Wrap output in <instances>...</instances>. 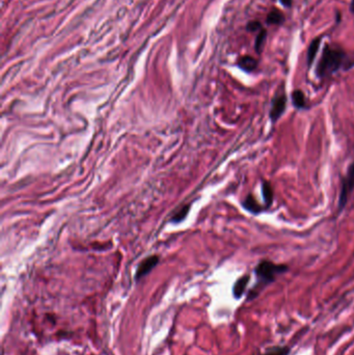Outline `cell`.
Masks as SVG:
<instances>
[{"instance_id":"obj_1","label":"cell","mask_w":354,"mask_h":355,"mask_svg":"<svg viewBox=\"0 0 354 355\" xmlns=\"http://www.w3.org/2000/svg\"><path fill=\"white\" fill-rule=\"evenodd\" d=\"M353 64L354 61L342 48L326 44L317 63L316 75L318 78L331 77L340 70L352 68Z\"/></svg>"},{"instance_id":"obj_2","label":"cell","mask_w":354,"mask_h":355,"mask_svg":"<svg viewBox=\"0 0 354 355\" xmlns=\"http://www.w3.org/2000/svg\"><path fill=\"white\" fill-rule=\"evenodd\" d=\"M288 270V267L285 265H277L269 261H263L256 266L255 272L256 276L259 277L261 284L267 285L272 282L279 274L284 273Z\"/></svg>"},{"instance_id":"obj_3","label":"cell","mask_w":354,"mask_h":355,"mask_svg":"<svg viewBox=\"0 0 354 355\" xmlns=\"http://www.w3.org/2000/svg\"><path fill=\"white\" fill-rule=\"evenodd\" d=\"M353 189H354V163H351L347 169V173H346V176L343 179L342 183V188L339 197V205H337L340 212L345 208V206L347 205L348 198Z\"/></svg>"},{"instance_id":"obj_4","label":"cell","mask_w":354,"mask_h":355,"mask_svg":"<svg viewBox=\"0 0 354 355\" xmlns=\"http://www.w3.org/2000/svg\"><path fill=\"white\" fill-rule=\"evenodd\" d=\"M287 106V97L284 93H277L271 102L270 108V119L272 123H275L279 118L284 115Z\"/></svg>"},{"instance_id":"obj_5","label":"cell","mask_w":354,"mask_h":355,"mask_svg":"<svg viewBox=\"0 0 354 355\" xmlns=\"http://www.w3.org/2000/svg\"><path fill=\"white\" fill-rule=\"evenodd\" d=\"M159 263V257L157 256H152L144 259L138 266V270H136V274H135V279L139 280L140 278L144 277L149 274L153 268L156 267V265Z\"/></svg>"},{"instance_id":"obj_6","label":"cell","mask_w":354,"mask_h":355,"mask_svg":"<svg viewBox=\"0 0 354 355\" xmlns=\"http://www.w3.org/2000/svg\"><path fill=\"white\" fill-rule=\"evenodd\" d=\"M237 64L241 70L246 72V73H252L257 68V60L251 55H244L239 59Z\"/></svg>"},{"instance_id":"obj_7","label":"cell","mask_w":354,"mask_h":355,"mask_svg":"<svg viewBox=\"0 0 354 355\" xmlns=\"http://www.w3.org/2000/svg\"><path fill=\"white\" fill-rule=\"evenodd\" d=\"M286 18L285 15L278 9H272L266 17V24L267 25H283L285 23Z\"/></svg>"},{"instance_id":"obj_8","label":"cell","mask_w":354,"mask_h":355,"mask_svg":"<svg viewBox=\"0 0 354 355\" xmlns=\"http://www.w3.org/2000/svg\"><path fill=\"white\" fill-rule=\"evenodd\" d=\"M322 42V37H317L313 39L311 42L309 48H308V54H307V60H308V64L309 67L312 66V63L315 60L317 53L320 49V45Z\"/></svg>"},{"instance_id":"obj_9","label":"cell","mask_w":354,"mask_h":355,"mask_svg":"<svg viewBox=\"0 0 354 355\" xmlns=\"http://www.w3.org/2000/svg\"><path fill=\"white\" fill-rule=\"evenodd\" d=\"M243 207L247 210L248 212L254 213V214H259L264 210L263 206H261L259 203H257L256 197H253L252 195L247 196V197L245 198L244 203H243Z\"/></svg>"},{"instance_id":"obj_10","label":"cell","mask_w":354,"mask_h":355,"mask_svg":"<svg viewBox=\"0 0 354 355\" xmlns=\"http://www.w3.org/2000/svg\"><path fill=\"white\" fill-rule=\"evenodd\" d=\"M267 36H268L267 30L265 28L261 29L259 32H257V35L255 39V44H254V49L256 54H261L263 52L265 44H266Z\"/></svg>"},{"instance_id":"obj_11","label":"cell","mask_w":354,"mask_h":355,"mask_svg":"<svg viewBox=\"0 0 354 355\" xmlns=\"http://www.w3.org/2000/svg\"><path fill=\"white\" fill-rule=\"evenodd\" d=\"M248 281H249V276H244L235 282L234 288H233V293H234V296L236 298H240L243 295L245 289H246V286L248 285Z\"/></svg>"},{"instance_id":"obj_12","label":"cell","mask_w":354,"mask_h":355,"mask_svg":"<svg viewBox=\"0 0 354 355\" xmlns=\"http://www.w3.org/2000/svg\"><path fill=\"white\" fill-rule=\"evenodd\" d=\"M262 195L266 207H270L273 201V189L271 184L267 181H263L262 183Z\"/></svg>"},{"instance_id":"obj_13","label":"cell","mask_w":354,"mask_h":355,"mask_svg":"<svg viewBox=\"0 0 354 355\" xmlns=\"http://www.w3.org/2000/svg\"><path fill=\"white\" fill-rule=\"evenodd\" d=\"M292 102L293 105L298 109L305 108L307 106V99H305V95L300 90H295L292 93Z\"/></svg>"},{"instance_id":"obj_14","label":"cell","mask_w":354,"mask_h":355,"mask_svg":"<svg viewBox=\"0 0 354 355\" xmlns=\"http://www.w3.org/2000/svg\"><path fill=\"white\" fill-rule=\"evenodd\" d=\"M263 24L257 21V20H253V21H249L247 24H246V30L248 32H259L261 29H263Z\"/></svg>"},{"instance_id":"obj_15","label":"cell","mask_w":354,"mask_h":355,"mask_svg":"<svg viewBox=\"0 0 354 355\" xmlns=\"http://www.w3.org/2000/svg\"><path fill=\"white\" fill-rule=\"evenodd\" d=\"M288 353L289 349L287 347H273L263 355H287Z\"/></svg>"},{"instance_id":"obj_16","label":"cell","mask_w":354,"mask_h":355,"mask_svg":"<svg viewBox=\"0 0 354 355\" xmlns=\"http://www.w3.org/2000/svg\"><path fill=\"white\" fill-rule=\"evenodd\" d=\"M188 210H189V206H185L184 208H182L180 210V211L173 217V221L174 222H180V221H182L185 218V216L187 215Z\"/></svg>"},{"instance_id":"obj_17","label":"cell","mask_w":354,"mask_h":355,"mask_svg":"<svg viewBox=\"0 0 354 355\" xmlns=\"http://www.w3.org/2000/svg\"><path fill=\"white\" fill-rule=\"evenodd\" d=\"M279 3L284 7H288V9H290V7H291L293 4V0H279Z\"/></svg>"},{"instance_id":"obj_18","label":"cell","mask_w":354,"mask_h":355,"mask_svg":"<svg viewBox=\"0 0 354 355\" xmlns=\"http://www.w3.org/2000/svg\"><path fill=\"white\" fill-rule=\"evenodd\" d=\"M350 12H351V14L354 15V0H351V2H350Z\"/></svg>"}]
</instances>
